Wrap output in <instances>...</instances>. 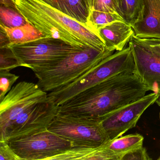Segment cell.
<instances>
[{
  "instance_id": "obj_11",
  "label": "cell",
  "mask_w": 160,
  "mask_h": 160,
  "mask_svg": "<svg viewBox=\"0 0 160 160\" xmlns=\"http://www.w3.org/2000/svg\"><path fill=\"white\" fill-rule=\"evenodd\" d=\"M157 97L158 93L152 92L101 118L102 125L110 140L120 137L135 127L141 115L155 102Z\"/></svg>"
},
{
  "instance_id": "obj_3",
  "label": "cell",
  "mask_w": 160,
  "mask_h": 160,
  "mask_svg": "<svg viewBox=\"0 0 160 160\" xmlns=\"http://www.w3.org/2000/svg\"><path fill=\"white\" fill-rule=\"evenodd\" d=\"M114 50L86 46L50 67L33 71L39 87L47 92L72 83L89 72Z\"/></svg>"
},
{
  "instance_id": "obj_25",
  "label": "cell",
  "mask_w": 160,
  "mask_h": 160,
  "mask_svg": "<svg viewBox=\"0 0 160 160\" xmlns=\"http://www.w3.org/2000/svg\"><path fill=\"white\" fill-rule=\"evenodd\" d=\"M0 160H22L18 156L8 141H0Z\"/></svg>"
},
{
  "instance_id": "obj_15",
  "label": "cell",
  "mask_w": 160,
  "mask_h": 160,
  "mask_svg": "<svg viewBox=\"0 0 160 160\" xmlns=\"http://www.w3.org/2000/svg\"><path fill=\"white\" fill-rule=\"evenodd\" d=\"M40 1H42L73 19L82 23L85 26L90 28L88 25V18L90 12L88 0Z\"/></svg>"
},
{
  "instance_id": "obj_29",
  "label": "cell",
  "mask_w": 160,
  "mask_h": 160,
  "mask_svg": "<svg viewBox=\"0 0 160 160\" xmlns=\"http://www.w3.org/2000/svg\"><path fill=\"white\" fill-rule=\"evenodd\" d=\"M158 160H160V157H159V158H158Z\"/></svg>"
},
{
  "instance_id": "obj_5",
  "label": "cell",
  "mask_w": 160,
  "mask_h": 160,
  "mask_svg": "<svg viewBox=\"0 0 160 160\" xmlns=\"http://www.w3.org/2000/svg\"><path fill=\"white\" fill-rule=\"evenodd\" d=\"M20 66L32 71L50 67L83 47L75 46L59 39L45 37L10 46Z\"/></svg>"
},
{
  "instance_id": "obj_14",
  "label": "cell",
  "mask_w": 160,
  "mask_h": 160,
  "mask_svg": "<svg viewBox=\"0 0 160 160\" xmlns=\"http://www.w3.org/2000/svg\"><path fill=\"white\" fill-rule=\"evenodd\" d=\"M75 146L52 157L50 160H120V157L106 147Z\"/></svg>"
},
{
  "instance_id": "obj_8",
  "label": "cell",
  "mask_w": 160,
  "mask_h": 160,
  "mask_svg": "<svg viewBox=\"0 0 160 160\" xmlns=\"http://www.w3.org/2000/svg\"><path fill=\"white\" fill-rule=\"evenodd\" d=\"M133 56L135 73L148 91L160 92V39L133 35L129 42Z\"/></svg>"
},
{
  "instance_id": "obj_13",
  "label": "cell",
  "mask_w": 160,
  "mask_h": 160,
  "mask_svg": "<svg viewBox=\"0 0 160 160\" xmlns=\"http://www.w3.org/2000/svg\"><path fill=\"white\" fill-rule=\"evenodd\" d=\"M106 47L114 51H121L134 35L131 25L124 21H116L97 29Z\"/></svg>"
},
{
  "instance_id": "obj_6",
  "label": "cell",
  "mask_w": 160,
  "mask_h": 160,
  "mask_svg": "<svg viewBox=\"0 0 160 160\" xmlns=\"http://www.w3.org/2000/svg\"><path fill=\"white\" fill-rule=\"evenodd\" d=\"M48 130L72 142L75 146L102 147L110 139L100 119L58 114Z\"/></svg>"
},
{
  "instance_id": "obj_27",
  "label": "cell",
  "mask_w": 160,
  "mask_h": 160,
  "mask_svg": "<svg viewBox=\"0 0 160 160\" xmlns=\"http://www.w3.org/2000/svg\"><path fill=\"white\" fill-rule=\"evenodd\" d=\"M0 3L1 6H4L15 11H19L17 5L16 0H0Z\"/></svg>"
},
{
  "instance_id": "obj_26",
  "label": "cell",
  "mask_w": 160,
  "mask_h": 160,
  "mask_svg": "<svg viewBox=\"0 0 160 160\" xmlns=\"http://www.w3.org/2000/svg\"><path fill=\"white\" fill-rule=\"evenodd\" d=\"M10 45L11 42L7 33L2 28H0V48L9 47Z\"/></svg>"
},
{
  "instance_id": "obj_17",
  "label": "cell",
  "mask_w": 160,
  "mask_h": 160,
  "mask_svg": "<svg viewBox=\"0 0 160 160\" xmlns=\"http://www.w3.org/2000/svg\"><path fill=\"white\" fill-rule=\"evenodd\" d=\"M144 137L139 134H132L110 140L106 147L120 157L128 152L143 146Z\"/></svg>"
},
{
  "instance_id": "obj_28",
  "label": "cell",
  "mask_w": 160,
  "mask_h": 160,
  "mask_svg": "<svg viewBox=\"0 0 160 160\" xmlns=\"http://www.w3.org/2000/svg\"><path fill=\"white\" fill-rule=\"evenodd\" d=\"M155 102H156V104H157L160 107V92H159L158 93V97H157Z\"/></svg>"
},
{
  "instance_id": "obj_12",
  "label": "cell",
  "mask_w": 160,
  "mask_h": 160,
  "mask_svg": "<svg viewBox=\"0 0 160 160\" xmlns=\"http://www.w3.org/2000/svg\"><path fill=\"white\" fill-rule=\"evenodd\" d=\"M140 20L132 26L134 35L141 38L160 39V0H142Z\"/></svg>"
},
{
  "instance_id": "obj_1",
  "label": "cell",
  "mask_w": 160,
  "mask_h": 160,
  "mask_svg": "<svg viewBox=\"0 0 160 160\" xmlns=\"http://www.w3.org/2000/svg\"><path fill=\"white\" fill-rule=\"evenodd\" d=\"M134 73H122L78 93L59 106L62 115L100 119L137 101L148 91Z\"/></svg>"
},
{
  "instance_id": "obj_18",
  "label": "cell",
  "mask_w": 160,
  "mask_h": 160,
  "mask_svg": "<svg viewBox=\"0 0 160 160\" xmlns=\"http://www.w3.org/2000/svg\"><path fill=\"white\" fill-rule=\"evenodd\" d=\"M118 14L131 26L140 20L143 11L142 0H116Z\"/></svg>"
},
{
  "instance_id": "obj_24",
  "label": "cell",
  "mask_w": 160,
  "mask_h": 160,
  "mask_svg": "<svg viewBox=\"0 0 160 160\" xmlns=\"http://www.w3.org/2000/svg\"><path fill=\"white\" fill-rule=\"evenodd\" d=\"M146 148L143 146L132 150L122 155L120 160H151Z\"/></svg>"
},
{
  "instance_id": "obj_23",
  "label": "cell",
  "mask_w": 160,
  "mask_h": 160,
  "mask_svg": "<svg viewBox=\"0 0 160 160\" xmlns=\"http://www.w3.org/2000/svg\"><path fill=\"white\" fill-rule=\"evenodd\" d=\"M90 11L115 13L118 14L116 0H88Z\"/></svg>"
},
{
  "instance_id": "obj_4",
  "label": "cell",
  "mask_w": 160,
  "mask_h": 160,
  "mask_svg": "<svg viewBox=\"0 0 160 160\" xmlns=\"http://www.w3.org/2000/svg\"><path fill=\"white\" fill-rule=\"evenodd\" d=\"M135 72L133 56L129 46L108 56L72 83L48 92V96L60 106L78 93L114 76Z\"/></svg>"
},
{
  "instance_id": "obj_20",
  "label": "cell",
  "mask_w": 160,
  "mask_h": 160,
  "mask_svg": "<svg viewBox=\"0 0 160 160\" xmlns=\"http://www.w3.org/2000/svg\"><path fill=\"white\" fill-rule=\"evenodd\" d=\"M20 11L6 8L0 7V24L10 28H18L28 23Z\"/></svg>"
},
{
  "instance_id": "obj_7",
  "label": "cell",
  "mask_w": 160,
  "mask_h": 160,
  "mask_svg": "<svg viewBox=\"0 0 160 160\" xmlns=\"http://www.w3.org/2000/svg\"><path fill=\"white\" fill-rule=\"evenodd\" d=\"M59 109V106L48 96L44 101L30 108L13 121L0 134V141L8 142L47 130Z\"/></svg>"
},
{
  "instance_id": "obj_19",
  "label": "cell",
  "mask_w": 160,
  "mask_h": 160,
  "mask_svg": "<svg viewBox=\"0 0 160 160\" xmlns=\"http://www.w3.org/2000/svg\"><path fill=\"white\" fill-rule=\"evenodd\" d=\"M116 21H124L118 14L115 13L90 11L88 18V25L97 32V29Z\"/></svg>"
},
{
  "instance_id": "obj_30",
  "label": "cell",
  "mask_w": 160,
  "mask_h": 160,
  "mask_svg": "<svg viewBox=\"0 0 160 160\" xmlns=\"http://www.w3.org/2000/svg\"></svg>"
},
{
  "instance_id": "obj_21",
  "label": "cell",
  "mask_w": 160,
  "mask_h": 160,
  "mask_svg": "<svg viewBox=\"0 0 160 160\" xmlns=\"http://www.w3.org/2000/svg\"><path fill=\"white\" fill-rule=\"evenodd\" d=\"M19 66L20 63L10 47L0 48V71H11Z\"/></svg>"
},
{
  "instance_id": "obj_16",
  "label": "cell",
  "mask_w": 160,
  "mask_h": 160,
  "mask_svg": "<svg viewBox=\"0 0 160 160\" xmlns=\"http://www.w3.org/2000/svg\"><path fill=\"white\" fill-rule=\"evenodd\" d=\"M0 28L7 33L11 45L25 43L46 37L30 23L14 28H8L0 24Z\"/></svg>"
},
{
  "instance_id": "obj_9",
  "label": "cell",
  "mask_w": 160,
  "mask_h": 160,
  "mask_svg": "<svg viewBox=\"0 0 160 160\" xmlns=\"http://www.w3.org/2000/svg\"><path fill=\"white\" fill-rule=\"evenodd\" d=\"M8 142L22 160H50L73 147L72 142L48 130Z\"/></svg>"
},
{
  "instance_id": "obj_10",
  "label": "cell",
  "mask_w": 160,
  "mask_h": 160,
  "mask_svg": "<svg viewBox=\"0 0 160 160\" xmlns=\"http://www.w3.org/2000/svg\"><path fill=\"white\" fill-rule=\"evenodd\" d=\"M48 92L37 84L21 81L15 85L0 101V134L27 109L48 98Z\"/></svg>"
},
{
  "instance_id": "obj_22",
  "label": "cell",
  "mask_w": 160,
  "mask_h": 160,
  "mask_svg": "<svg viewBox=\"0 0 160 160\" xmlns=\"http://www.w3.org/2000/svg\"><path fill=\"white\" fill-rule=\"evenodd\" d=\"M18 78V76L12 73L10 71H0V101L11 90Z\"/></svg>"
},
{
  "instance_id": "obj_2",
  "label": "cell",
  "mask_w": 160,
  "mask_h": 160,
  "mask_svg": "<svg viewBox=\"0 0 160 160\" xmlns=\"http://www.w3.org/2000/svg\"><path fill=\"white\" fill-rule=\"evenodd\" d=\"M21 13L46 37L59 39L75 46L104 50L98 32L40 0H16Z\"/></svg>"
}]
</instances>
